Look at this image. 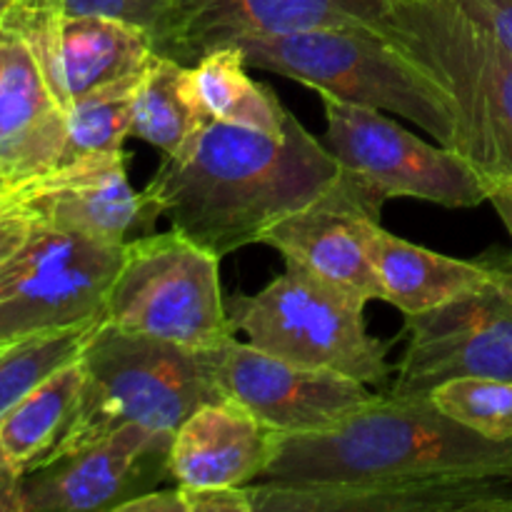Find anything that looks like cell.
Listing matches in <instances>:
<instances>
[{"mask_svg":"<svg viewBox=\"0 0 512 512\" xmlns=\"http://www.w3.org/2000/svg\"><path fill=\"white\" fill-rule=\"evenodd\" d=\"M245 493L253 512H512V440L385 393L333 433L283 438Z\"/></svg>","mask_w":512,"mask_h":512,"instance_id":"cell-1","label":"cell"},{"mask_svg":"<svg viewBox=\"0 0 512 512\" xmlns=\"http://www.w3.org/2000/svg\"><path fill=\"white\" fill-rule=\"evenodd\" d=\"M340 170L293 113L278 133L205 118L178 153L163 155L145 195L170 228L225 258L315 203Z\"/></svg>","mask_w":512,"mask_h":512,"instance_id":"cell-2","label":"cell"},{"mask_svg":"<svg viewBox=\"0 0 512 512\" xmlns=\"http://www.w3.org/2000/svg\"><path fill=\"white\" fill-rule=\"evenodd\" d=\"M230 45L243 53L248 68L298 80L345 103L395 113L460 153V123L450 95L378 28H310Z\"/></svg>","mask_w":512,"mask_h":512,"instance_id":"cell-3","label":"cell"},{"mask_svg":"<svg viewBox=\"0 0 512 512\" xmlns=\"http://www.w3.org/2000/svg\"><path fill=\"white\" fill-rule=\"evenodd\" d=\"M375 28L445 88L460 153L512 178V55L453 0H388Z\"/></svg>","mask_w":512,"mask_h":512,"instance_id":"cell-4","label":"cell"},{"mask_svg":"<svg viewBox=\"0 0 512 512\" xmlns=\"http://www.w3.org/2000/svg\"><path fill=\"white\" fill-rule=\"evenodd\" d=\"M80 365L85 373L80 413L60 453L128 423L175 433L200 405L225 398L210 373L205 348L130 333L105 320L95 325Z\"/></svg>","mask_w":512,"mask_h":512,"instance_id":"cell-5","label":"cell"},{"mask_svg":"<svg viewBox=\"0 0 512 512\" xmlns=\"http://www.w3.org/2000/svg\"><path fill=\"white\" fill-rule=\"evenodd\" d=\"M235 333L285 363L348 375L365 385L388 383V353L395 340L368 333L365 303L325 280L285 263V273L255 295L228 303Z\"/></svg>","mask_w":512,"mask_h":512,"instance_id":"cell-6","label":"cell"},{"mask_svg":"<svg viewBox=\"0 0 512 512\" xmlns=\"http://www.w3.org/2000/svg\"><path fill=\"white\" fill-rule=\"evenodd\" d=\"M103 320L188 348H215L235 335L220 258L173 228L125 243Z\"/></svg>","mask_w":512,"mask_h":512,"instance_id":"cell-7","label":"cell"},{"mask_svg":"<svg viewBox=\"0 0 512 512\" xmlns=\"http://www.w3.org/2000/svg\"><path fill=\"white\" fill-rule=\"evenodd\" d=\"M123 250L38 220L0 265V348L100 323Z\"/></svg>","mask_w":512,"mask_h":512,"instance_id":"cell-8","label":"cell"},{"mask_svg":"<svg viewBox=\"0 0 512 512\" xmlns=\"http://www.w3.org/2000/svg\"><path fill=\"white\" fill-rule=\"evenodd\" d=\"M325 110V148L340 168L363 180L378 198H415L443 208L488 203V178L463 153L430 145L383 110L320 95Z\"/></svg>","mask_w":512,"mask_h":512,"instance_id":"cell-9","label":"cell"},{"mask_svg":"<svg viewBox=\"0 0 512 512\" xmlns=\"http://www.w3.org/2000/svg\"><path fill=\"white\" fill-rule=\"evenodd\" d=\"M408 338L388 395L428 400L435 388L458 378L512 380V268L485 288L405 315Z\"/></svg>","mask_w":512,"mask_h":512,"instance_id":"cell-10","label":"cell"},{"mask_svg":"<svg viewBox=\"0 0 512 512\" xmlns=\"http://www.w3.org/2000/svg\"><path fill=\"white\" fill-rule=\"evenodd\" d=\"M173 433L128 423L23 473L13 512H123L170 480Z\"/></svg>","mask_w":512,"mask_h":512,"instance_id":"cell-11","label":"cell"},{"mask_svg":"<svg viewBox=\"0 0 512 512\" xmlns=\"http://www.w3.org/2000/svg\"><path fill=\"white\" fill-rule=\"evenodd\" d=\"M205 350L220 393L285 438L333 433L378 400L360 380L285 363L235 335Z\"/></svg>","mask_w":512,"mask_h":512,"instance_id":"cell-12","label":"cell"},{"mask_svg":"<svg viewBox=\"0 0 512 512\" xmlns=\"http://www.w3.org/2000/svg\"><path fill=\"white\" fill-rule=\"evenodd\" d=\"M0 33L28 45L63 110L93 90L133 78L155 55L148 30L100 15H50L10 5L0 15Z\"/></svg>","mask_w":512,"mask_h":512,"instance_id":"cell-13","label":"cell"},{"mask_svg":"<svg viewBox=\"0 0 512 512\" xmlns=\"http://www.w3.org/2000/svg\"><path fill=\"white\" fill-rule=\"evenodd\" d=\"M383 205L385 200L363 180L340 170L338 180L315 203L278 220L260 245H270L288 265H298L368 305L383 300V285L368 253V228L380 220Z\"/></svg>","mask_w":512,"mask_h":512,"instance_id":"cell-14","label":"cell"},{"mask_svg":"<svg viewBox=\"0 0 512 512\" xmlns=\"http://www.w3.org/2000/svg\"><path fill=\"white\" fill-rule=\"evenodd\" d=\"M125 150L73 160L10 193L40 223L85 235L105 245H125L155 233L160 213L153 200L130 185Z\"/></svg>","mask_w":512,"mask_h":512,"instance_id":"cell-15","label":"cell"},{"mask_svg":"<svg viewBox=\"0 0 512 512\" xmlns=\"http://www.w3.org/2000/svg\"><path fill=\"white\" fill-rule=\"evenodd\" d=\"M388 0H173L155 53L195 65L243 38L310 28H375Z\"/></svg>","mask_w":512,"mask_h":512,"instance_id":"cell-16","label":"cell"},{"mask_svg":"<svg viewBox=\"0 0 512 512\" xmlns=\"http://www.w3.org/2000/svg\"><path fill=\"white\" fill-rule=\"evenodd\" d=\"M285 435L235 400L205 403L170 443V480L180 488H245L278 455Z\"/></svg>","mask_w":512,"mask_h":512,"instance_id":"cell-17","label":"cell"},{"mask_svg":"<svg viewBox=\"0 0 512 512\" xmlns=\"http://www.w3.org/2000/svg\"><path fill=\"white\" fill-rule=\"evenodd\" d=\"M63 150L65 110L28 45L0 33V170L15 190L60 168Z\"/></svg>","mask_w":512,"mask_h":512,"instance_id":"cell-18","label":"cell"},{"mask_svg":"<svg viewBox=\"0 0 512 512\" xmlns=\"http://www.w3.org/2000/svg\"><path fill=\"white\" fill-rule=\"evenodd\" d=\"M368 253L383 285V300L403 315L438 308L448 300L485 288L503 273V258H448L388 233L380 220L368 228Z\"/></svg>","mask_w":512,"mask_h":512,"instance_id":"cell-19","label":"cell"},{"mask_svg":"<svg viewBox=\"0 0 512 512\" xmlns=\"http://www.w3.org/2000/svg\"><path fill=\"white\" fill-rule=\"evenodd\" d=\"M83 383L78 358L35 385L0 420V443L20 475L50 463L65 448L80 413Z\"/></svg>","mask_w":512,"mask_h":512,"instance_id":"cell-20","label":"cell"},{"mask_svg":"<svg viewBox=\"0 0 512 512\" xmlns=\"http://www.w3.org/2000/svg\"><path fill=\"white\" fill-rule=\"evenodd\" d=\"M248 63L235 45H223L188 65V93L203 118L278 133L290 110L265 83L248 75Z\"/></svg>","mask_w":512,"mask_h":512,"instance_id":"cell-21","label":"cell"},{"mask_svg":"<svg viewBox=\"0 0 512 512\" xmlns=\"http://www.w3.org/2000/svg\"><path fill=\"white\" fill-rule=\"evenodd\" d=\"M203 120L188 93V65L155 53L135 83L130 135L175 155Z\"/></svg>","mask_w":512,"mask_h":512,"instance_id":"cell-22","label":"cell"},{"mask_svg":"<svg viewBox=\"0 0 512 512\" xmlns=\"http://www.w3.org/2000/svg\"><path fill=\"white\" fill-rule=\"evenodd\" d=\"M140 73L108 88L93 90L65 108V150L60 165L123 150L125 138L130 135L133 90Z\"/></svg>","mask_w":512,"mask_h":512,"instance_id":"cell-23","label":"cell"},{"mask_svg":"<svg viewBox=\"0 0 512 512\" xmlns=\"http://www.w3.org/2000/svg\"><path fill=\"white\" fill-rule=\"evenodd\" d=\"M95 325L30 335L0 348V420L48 375L78 360Z\"/></svg>","mask_w":512,"mask_h":512,"instance_id":"cell-24","label":"cell"},{"mask_svg":"<svg viewBox=\"0 0 512 512\" xmlns=\"http://www.w3.org/2000/svg\"><path fill=\"white\" fill-rule=\"evenodd\" d=\"M430 403L490 440H512V380L458 378L433 390Z\"/></svg>","mask_w":512,"mask_h":512,"instance_id":"cell-25","label":"cell"},{"mask_svg":"<svg viewBox=\"0 0 512 512\" xmlns=\"http://www.w3.org/2000/svg\"><path fill=\"white\" fill-rule=\"evenodd\" d=\"M13 5L50 15H100V18L123 20L135 28L148 30L153 43H158L173 0H15Z\"/></svg>","mask_w":512,"mask_h":512,"instance_id":"cell-26","label":"cell"},{"mask_svg":"<svg viewBox=\"0 0 512 512\" xmlns=\"http://www.w3.org/2000/svg\"><path fill=\"white\" fill-rule=\"evenodd\" d=\"M512 55V0H453Z\"/></svg>","mask_w":512,"mask_h":512,"instance_id":"cell-27","label":"cell"},{"mask_svg":"<svg viewBox=\"0 0 512 512\" xmlns=\"http://www.w3.org/2000/svg\"><path fill=\"white\" fill-rule=\"evenodd\" d=\"M35 225H38V218L33 215V210L25 208L10 195L3 200L0 205V265L30 238Z\"/></svg>","mask_w":512,"mask_h":512,"instance_id":"cell-28","label":"cell"},{"mask_svg":"<svg viewBox=\"0 0 512 512\" xmlns=\"http://www.w3.org/2000/svg\"><path fill=\"white\" fill-rule=\"evenodd\" d=\"M485 178H488V203L493 205L512 238V178H508V175H485Z\"/></svg>","mask_w":512,"mask_h":512,"instance_id":"cell-29","label":"cell"},{"mask_svg":"<svg viewBox=\"0 0 512 512\" xmlns=\"http://www.w3.org/2000/svg\"><path fill=\"white\" fill-rule=\"evenodd\" d=\"M20 470L15 468L13 460L5 453L3 443H0V512L15 510V488H18Z\"/></svg>","mask_w":512,"mask_h":512,"instance_id":"cell-30","label":"cell"},{"mask_svg":"<svg viewBox=\"0 0 512 512\" xmlns=\"http://www.w3.org/2000/svg\"><path fill=\"white\" fill-rule=\"evenodd\" d=\"M13 193V183L8 180V175L0 170V198H8V195Z\"/></svg>","mask_w":512,"mask_h":512,"instance_id":"cell-31","label":"cell"},{"mask_svg":"<svg viewBox=\"0 0 512 512\" xmlns=\"http://www.w3.org/2000/svg\"><path fill=\"white\" fill-rule=\"evenodd\" d=\"M13 3H15V0H0V15H3L5 10H8Z\"/></svg>","mask_w":512,"mask_h":512,"instance_id":"cell-32","label":"cell"},{"mask_svg":"<svg viewBox=\"0 0 512 512\" xmlns=\"http://www.w3.org/2000/svg\"><path fill=\"white\" fill-rule=\"evenodd\" d=\"M3 200H5V198H0V205H3Z\"/></svg>","mask_w":512,"mask_h":512,"instance_id":"cell-33","label":"cell"}]
</instances>
